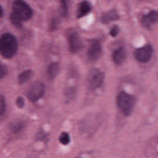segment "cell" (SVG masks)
I'll use <instances>...</instances> for the list:
<instances>
[{
    "label": "cell",
    "mask_w": 158,
    "mask_h": 158,
    "mask_svg": "<svg viewBox=\"0 0 158 158\" xmlns=\"http://www.w3.org/2000/svg\"><path fill=\"white\" fill-rule=\"evenodd\" d=\"M91 9V5L89 2L83 1L79 4L78 8L77 16L78 18L82 17L88 14Z\"/></svg>",
    "instance_id": "obj_11"
},
{
    "label": "cell",
    "mask_w": 158,
    "mask_h": 158,
    "mask_svg": "<svg viewBox=\"0 0 158 158\" xmlns=\"http://www.w3.org/2000/svg\"><path fill=\"white\" fill-rule=\"evenodd\" d=\"M7 69L4 65H0V79L3 78L7 73Z\"/></svg>",
    "instance_id": "obj_18"
},
{
    "label": "cell",
    "mask_w": 158,
    "mask_h": 158,
    "mask_svg": "<svg viewBox=\"0 0 158 158\" xmlns=\"http://www.w3.org/2000/svg\"><path fill=\"white\" fill-rule=\"evenodd\" d=\"M153 53V48L150 44H146L141 48L136 49L134 52L135 59L141 63H146L151 58Z\"/></svg>",
    "instance_id": "obj_6"
},
{
    "label": "cell",
    "mask_w": 158,
    "mask_h": 158,
    "mask_svg": "<svg viewBox=\"0 0 158 158\" xmlns=\"http://www.w3.org/2000/svg\"><path fill=\"white\" fill-rule=\"evenodd\" d=\"M117 104L120 110L125 115H130L134 108L135 99L133 96L124 91L119 93L117 98Z\"/></svg>",
    "instance_id": "obj_3"
},
{
    "label": "cell",
    "mask_w": 158,
    "mask_h": 158,
    "mask_svg": "<svg viewBox=\"0 0 158 158\" xmlns=\"http://www.w3.org/2000/svg\"><path fill=\"white\" fill-rule=\"evenodd\" d=\"M118 19V15L117 14L116 10H112L102 15L101 17V20L104 23H109L112 21L116 20Z\"/></svg>",
    "instance_id": "obj_12"
},
{
    "label": "cell",
    "mask_w": 158,
    "mask_h": 158,
    "mask_svg": "<svg viewBox=\"0 0 158 158\" xmlns=\"http://www.w3.org/2000/svg\"><path fill=\"white\" fill-rule=\"evenodd\" d=\"M10 130L13 133H18L23 128V123L20 121L17 120L10 123Z\"/></svg>",
    "instance_id": "obj_15"
},
{
    "label": "cell",
    "mask_w": 158,
    "mask_h": 158,
    "mask_svg": "<svg viewBox=\"0 0 158 158\" xmlns=\"http://www.w3.org/2000/svg\"><path fill=\"white\" fill-rule=\"evenodd\" d=\"M16 104H17V106L19 108L23 107V106H24V100H23V98L18 97L17 98V100H16Z\"/></svg>",
    "instance_id": "obj_19"
},
{
    "label": "cell",
    "mask_w": 158,
    "mask_h": 158,
    "mask_svg": "<svg viewBox=\"0 0 158 158\" xmlns=\"http://www.w3.org/2000/svg\"><path fill=\"white\" fill-rule=\"evenodd\" d=\"M157 21L158 12L156 10H151L149 13L143 15L141 19L142 25L146 28H149Z\"/></svg>",
    "instance_id": "obj_9"
},
{
    "label": "cell",
    "mask_w": 158,
    "mask_h": 158,
    "mask_svg": "<svg viewBox=\"0 0 158 158\" xmlns=\"http://www.w3.org/2000/svg\"><path fill=\"white\" fill-rule=\"evenodd\" d=\"M126 56L125 49L122 47H120L115 49L112 54L113 61L117 65H121L125 60Z\"/></svg>",
    "instance_id": "obj_10"
},
{
    "label": "cell",
    "mask_w": 158,
    "mask_h": 158,
    "mask_svg": "<svg viewBox=\"0 0 158 158\" xmlns=\"http://www.w3.org/2000/svg\"><path fill=\"white\" fill-rule=\"evenodd\" d=\"M45 90L44 85L39 81L34 82L27 92V96L31 102H35L40 99L44 94Z\"/></svg>",
    "instance_id": "obj_4"
},
{
    "label": "cell",
    "mask_w": 158,
    "mask_h": 158,
    "mask_svg": "<svg viewBox=\"0 0 158 158\" xmlns=\"http://www.w3.org/2000/svg\"><path fill=\"white\" fill-rule=\"evenodd\" d=\"M118 31H119L118 28L117 27L115 26V27H114L110 30L109 33H110V35L112 36L115 37V36H116L117 35Z\"/></svg>",
    "instance_id": "obj_20"
},
{
    "label": "cell",
    "mask_w": 158,
    "mask_h": 158,
    "mask_svg": "<svg viewBox=\"0 0 158 158\" xmlns=\"http://www.w3.org/2000/svg\"><path fill=\"white\" fill-rule=\"evenodd\" d=\"M6 101L4 98V96L1 94H0V116L2 115L6 110Z\"/></svg>",
    "instance_id": "obj_17"
},
{
    "label": "cell",
    "mask_w": 158,
    "mask_h": 158,
    "mask_svg": "<svg viewBox=\"0 0 158 158\" xmlns=\"http://www.w3.org/2000/svg\"><path fill=\"white\" fill-rule=\"evenodd\" d=\"M18 44L15 36L9 33L0 37V54L5 58H11L17 51Z\"/></svg>",
    "instance_id": "obj_2"
},
{
    "label": "cell",
    "mask_w": 158,
    "mask_h": 158,
    "mask_svg": "<svg viewBox=\"0 0 158 158\" xmlns=\"http://www.w3.org/2000/svg\"><path fill=\"white\" fill-rule=\"evenodd\" d=\"M62 12L64 15H65L67 14V5L65 4V2L64 1L62 2Z\"/></svg>",
    "instance_id": "obj_21"
},
{
    "label": "cell",
    "mask_w": 158,
    "mask_h": 158,
    "mask_svg": "<svg viewBox=\"0 0 158 158\" xmlns=\"http://www.w3.org/2000/svg\"><path fill=\"white\" fill-rule=\"evenodd\" d=\"M60 69L59 64L57 62L52 63L48 68V75L50 78L55 77L59 73Z\"/></svg>",
    "instance_id": "obj_13"
},
{
    "label": "cell",
    "mask_w": 158,
    "mask_h": 158,
    "mask_svg": "<svg viewBox=\"0 0 158 158\" xmlns=\"http://www.w3.org/2000/svg\"><path fill=\"white\" fill-rule=\"evenodd\" d=\"M31 15V9L26 2L22 1L14 2L10 20L15 26L17 27H21L22 22L28 20Z\"/></svg>",
    "instance_id": "obj_1"
},
{
    "label": "cell",
    "mask_w": 158,
    "mask_h": 158,
    "mask_svg": "<svg viewBox=\"0 0 158 158\" xmlns=\"http://www.w3.org/2000/svg\"><path fill=\"white\" fill-rule=\"evenodd\" d=\"M59 142L63 145H67L70 141V136L67 132H62L59 138Z\"/></svg>",
    "instance_id": "obj_16"
},
{
    "label": "cell",
    "mask_w": 158,
    "mask_h": 158,
    "mask_svg": "<svg viewBox=\"0 0 158 158\" xmlns=\"http://www.w3.org/2000/svg\"><path fill=\"white\" fill-rule=\"evenodd\" d=\"M77 158H81V157H77Z\"/></svg>",
    "instance_id": "obj_23"
},
{
    "label": "cell",
    "mask_w": 158,
    "mask_h": 158,
    "mask_svg": "<svg viewBox=\"0 0 158 158\" xmlns=\"http://www.w3.org/2000/svg\"><path fill=\"white\" fill-rule=\"evenodd\" d=\"M101 52V44L98 41H94L90 45L87 52V56L90 60H96L100 57Z\"/></svg>",
    "instance_id": "obj_8"
},
{
    "label": "cell",
    "mask_w": 158,
    "mask_h": 158,
    "mask_svg": "<svg viewBox=\"0 0 158 158\" xmlns=\"http://www.w3.org/2000/svg\"><path fill=\"white\" fill-rule=\"evenodd\" d=\"M87 81L91 88L96 89L102 85L104 81V75L100 70L93 69L89 72Z\"/></svg>",
    "instance_id": "obj_5"
},
{
    "label": "cell",
    "mask_w": 158,
    "mask_h": 158,
    "mask_svg": "<svg viewBox=\"0 0 158 158\" xmlns=\"http://www.w3.org/2000/svg\"><path fill=\"white\" fill-rule=\"evenodd\" d=\"M69 44L70 50L73 53L78 52L83 48V43L81 38L77 33L70 35L69 38Z\"/></svg>",
    "instance_id": "obj_7"
},
{
    "label": "cell",
    "mask_w": 158,
    "mask_h": 158,
    "mask_svg": "<svg viewBox=\"0 0 158 158\" xmlns=\"http://www.w3.org/2000/svg\"><path fill=\"white\" fill-rule=\"evenodd\" d=\"M2 15H3V10H2L1 6H0V17H2Z\"/></svg>",
    "instance_id": "obj_22"
},
{
    "label": "cell",
    "mask_w": 158,
    "mask_h": 158,
    "mask_svg": "<svg viewBox=\"0 0 158 158\" xmlns=\"http://www.w3.org/2000/svg\"><path fill=\"white\" fill-rule=\"evenodd\" d=\"M32 75V72L30 70L23 71L18 77V81L20 84H23L30 80Z\"/></svg>",
    "instance_id": "obj_14"
}]
</instances>
